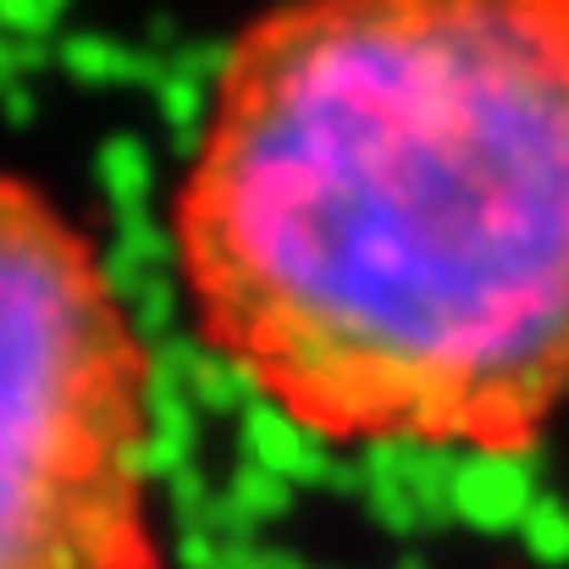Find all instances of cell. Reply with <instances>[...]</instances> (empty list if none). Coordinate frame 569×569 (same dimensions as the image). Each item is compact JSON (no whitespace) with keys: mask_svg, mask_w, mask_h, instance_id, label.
<instances>
[{"mask_svg":"<svg viewBox=\"0 0 569 569\" xmlns=\"http://www.w3.org/2000/svg\"><path fill=\"white\" fill-rule=\"evenodd\" d=\"M199 349L332 448L526 459L569 409V0H282L172 189Z\"/></svg>","mask_w":569,"mask_h":569,"instance_id":"obj_1","label":"cell"},{"mask_svg":"<svg viewBox=\"0 0 569 569\" xmlns=\"http://www.w3.org/2000/svg\"><path fill=\"white\" fill-rule=\"evenodd\" d=\"M0 569H172L156 355L94 232L0 167Z\"/></svg>","mask_w":569,"mask_h":569,"instance_id":"obj_2","label":"cell"}]
</instances>
